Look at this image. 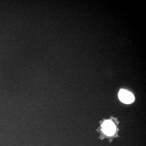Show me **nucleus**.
Returning a JSON list of instances; mask_svg holds the SVG:
<instances>
[{"label": "nucleus", "mask_w": 146, "mask_h": 146, "mask_svg": "<svg viewBox=\"0 0 146 146\" xmlns=\"http://www.w3.org/2000/svg\"><path fill=\"white\" fill-rule=\"evenodd\" d=\"M119 98L123 103L129 104L134 101L135 98L132 93L124 89H121L119 92Z\"/></svg>", "instance_id": "f257e3e1"}, {"label": "nucleus", "mask_w": 146, "mask_h": 146, "mask_svg": "<svg viewBox=\"0 0 146 146\" xmlns=\"http://www.w3.org/2000/svg\"><path fill=\"white\" fill-rule=\"evenodd\" d=\"M102 130L105 134L107 136H113L116 131V127L115 124L110 121H105L103 124Z\"/></svg>", "instance_id": "f03ea898"}]
</instances>
